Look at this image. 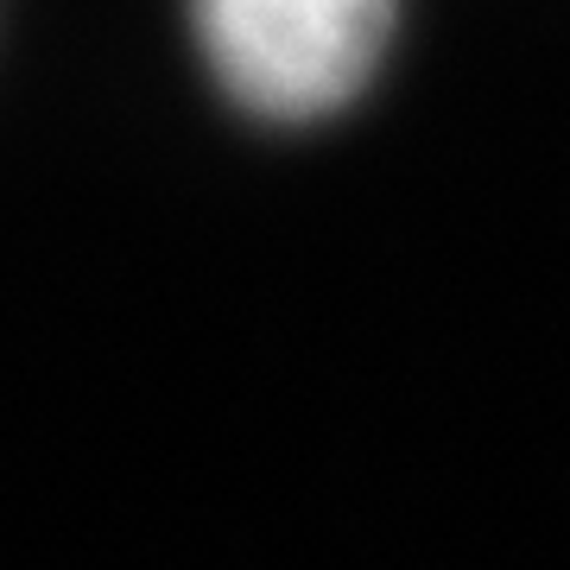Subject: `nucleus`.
<instances>
[{"instance_id":"obj_1","label":"nucleus","mask_w":570,"mask_h":570,"mask_svg":"<svg viewBox=\"0 0 570 570\" xmlns=\"http://www.w3.org/2000/svg\"><path fill=\"white\" fill-rule=\"evenodd\" d=\"M400 0H190L209 77L261 121H324L367 89Z\"/></svg>"}]
</instances>
